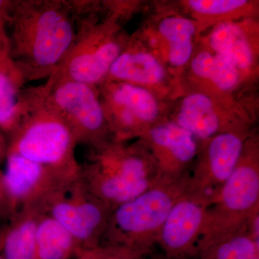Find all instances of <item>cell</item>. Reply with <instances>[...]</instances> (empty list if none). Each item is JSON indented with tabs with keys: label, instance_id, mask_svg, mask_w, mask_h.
Here are the masks:
<instances>
[{
	"label": "cell",
	"instance_id": "obj_11",
	"mask_svg": "<svg viewBox=\"0 0 259 259\" xmlns=\"http://www.w3.org/2000/svg\"><path fill=\"white\" fill-rule=\"evenodd\" d=\"M210 199L185 192L175 202L162 226L157 245L166 259H190L197 255Z\"/></svg>",
	"mask_w": 259,
	"mask_h": 259
},
{
	"label": "cell",
	"instance_id": "obj_29",
	"mask_svg": "<svg viewBox=\"0 0 259 259\" xmlns=\"http://www.w3.org/2000/svg\"><path fill=\"white\" fill-rule=\"evenodd\" d=\"M151 257L150 259H161V255H152V254L149 255ZM143 259H146V258Z\"/></svg>",
	"mask_w": 259,
	"mask_h": 259
},
{
	"label": "cell",
	"instance_id": "obj_1",
	"mask_svg": "<svg viewBox=\"0 0 259 259\" xmlns=\"http://www.w3.org/2000/svg\"><path fill=\"white\" fill-rule=\"evenodd\" d=\"M8 25L10 56L26 81L49 79L69 54L77 35L69 1H12Z\"/></svg>",
	"mask_w": 259,
	"mask_h": 259
},
{
	"label": "cell",
	"instance_id": "obj_14",
	"mask_svg": "<svg viewBox=\"0 0 259 259\" xmlns=\"http://www.w3.org/2000/svg\"><path fill=\"white\" fill-rule=\"evenodd\" d=\"M228 112L216 97L194 92L182 97L169 120L190 133L199 143L224 133L250 130L246 119Z\"/></svg>",
	"mask_w": 259,
	"mask_h": 259
},
{
	"label": "cell",
	"instance_id": "obj_19",
	"mask_svg": "<svg viewBox=\"0 0 259 259\" xmlns=\"http://www.w3.org/2000/svg\"><path fill=\"white\" fill-rule=\"evenodd\" d=\"M190 62L194 77L223 95L233 93L243 77L233 65L209 49L194 54Z\"/></svg>",
	"mask_w": 259,
	"mask_h": 259
},
{
	"label": "cell",
	"instance_id": "obj_6",
	"mask_svg": "<svg viewBox=\"0 0 259 259\" xmlns=\"http://www.w3.org/2000/svg\"><path fill=\"white\" fill-rule=\"evenodd\" d=\"M93 2L76 10L77 35L69 54L54 74L98 87L106 79L110 67L127 44L115 18L97 21Z\"/></svg>",
	"mask_w": 259,
	"mask_h": 259
},
{
	"label": "cell",
	"instance_id": "obj_9",
	"mask_svg": "<svg viewBox=\"0 0 259 259\" xmlns=\"http://www.w3.org/2000/svg\"><path fill=\"white\" fill-rule=\"evenodd\" d=\"M97 88L114 139H139L150 127L165 120L157 95L148 89L113 81H105Z\"/></svg>",
	"mask_w": 259,
	"mask_h": 259
},
{
	"label": "cell",
	"instance_id": "obj_23",
	"mask_svg": "<svg viewBox=\"0 0 259 259\" xmlns=\"http://www.w3.org/2000/svg\"><path fill=\"white\" fill-rule=\"evenodd\" d=\"M186 5L199 20H220L219 23L238 18L250 6L246 0H190Z\"/></svg>",
	"mask_w": 259,
	"mask_h": 259
},
{
	"label": "cell",
	"instance_id": "obj_20",
	"mask_svg": "<svg viewBox=\"0 0 259 259\" xmlns=\"http://www.w3.org/2000/svg\"><path fill=\"white\" fill-rule=\"evenodd\" d=\"M40 214L37 209H22L11 218V223L5 228L3 258L38 259L35 232Z\"/></svg>",
	"mask_w": 259,
	"mask_h": 259
},
{
	"label": "cell",
	"instance_id": "obj_18",
	"mask_svg": "<svg viewBox=\"0 0 259 259\" xmlns=\"http://www.w3.org/2000/svg\"><path fill=\"white\" fill-rule=\"evenodd\" d=\"M197 27L190 19L174 15L159 22L158 40L164 48L165 58L172 67L178 69L190 62L193 56Z\"/></svg>",
	"mask_w": 259,
	"mask_h": 259
},
{
	"label": "cell",
	"instance_id": "obj_12",
	"mask_svg": "<svg viewBox=\"0 0 259 259\" xmlns=\"http://www.w3.org/2000/svg\"><path fill=\"white\" fill-rule=\"evenodd\" d=\"M5 185L17 212L37 209L41 213L46 201L54 192L77 177L42 166L18 155L7 154Z\"/></svg>",
	"mask_w": 259,
	"mask_h": 259
},
{
	"label": "cell",
	"instance_id": "obj_27",
	"mask_svg": "<svg viewBox=\"0 0 259 259\" xmlns=\"http://www.w3.org/2000/svg\"><path fill=\"white\" fill-rule=\"evenodd\" d=\"M7 149H8V146H5L4 140L0 136V159L5 154L7 155Z\"/></svg>",
	"mask_w": 259,
	"mask_h": 259
},
{
	"label": "cell",
	"instance_id": "obj_10",
	"mask_svg": "<svg viewBox=\"0 0 259 259\" xmlns=\"http://www.w3.org/2000/svg\"><path fill=\"white\" fill-rule=\"evenodd\" d=\"M250 134V130L233 131L199 142L189 172L187 191L212 202L236 168Z\"/></svg>",
	"mask_w": 259,
	"mask_h": 259
},
{
	"label": "cell",
	"instance_id": "obj_25",
	"mask_svg": "<svg viewBox=\"0 0 259 259\" xmlns=\"http://www.w3.org/2000/svg\"><path fill=\"white\" fill-rule=\"evenodd\" d=\"M17 212L5 185L4 175L0 172V218H12Z\"/></svg>",
	"mask_w": 259,
	"mask_h": 259
},
{
	"label": "cell",
	"instance_id": "obj_28",
	"mask_svg": "<svg viewBox=\"0 0 259 259\" xmlns=\"http://www.w3.org/2000/svg\"><path fill=\"white\" fill-rule=\"evenodd\" d=\"M5 229L0 232V252L3 250V241H4ZM0 259L3 258V254H0Z\"/></svg>",
	"mask_w": 259,
	"mask_h": 259
},
{
	"label": "cell",
	"instance_id": "obj_30",
	"mask_svg": "<svg viewBox=\"0 0 259 259\" xmlns=\"http://www.w3.org/2000/svg\"><path fill=\"white\" fill-rule=\"evenodd\" d=\"M161 259H166V258H165L164 257H163V255H161Z\"/></svg>",
	"mask_w": 259,
	"mask_h": 259
},
{
	"label": "cell",
	"instance_id": "obj_22",
	"mask_svg": "<svg viewBox=\"0 0 259 259\" xmlns=\"http://www.w3.org/2000/svg\"><path fill=\"white\" fill-rule=\"evenodd\" d=\"M195 257L197 259H259V243L252 238L246 226L204 245Z\"/></svg>",
	"mask_w": 259,
	"mask_h": 259
},
{
	"label": "cell",
	"instance_id": "obj_13",
	"mask_svg": "<svg viewBox=\"0 0 259 259\" xmlns=\"http://www.w3.org/2000/svg\"><path fill=\"white\" fill-rule=\"evenodd\" d=\"M139 140L151 153L161 179L187 176L199 151L195 138L169 119L150 127Z\"/></svg>",
	"mask_w": 259,
	"mask_h": 259
},
{
	"label": "cell",
	"instance_id": "obj_17",
	"mask_svg": "<svg viewBox=\"0 0 259 259\" xmlns=\"http://www.w3.org/2000/svg\"><path fill=\"white\" fill-rule=\"evenodd\" d=\"M25 82L10 56L8 35L0 36V130L7 134H13L21 119Z\"/></svg>",
	"mask_w": 259,
	"mask_h": 259
},
{
	"label": "cell",
	"instance_id": "obj_16",
	"mask_svg": "<svg viewBox=\"0 0 259 259\" xmlns=\"http://www.w3.org/2000/svg\"><path fill=\"white\" fill-rule=\"evenodd\" d=\"M245 24L225 21L216 24L207 37L209 50L228 61L244 77L256 61V47Z\"/></svg>",
	"mask_w": 259,
	"mask_h": 259
},
{
	"label": "cell",
	"instance_id": "obj_15",
	"mask_svg": "<svg viewBox=\"0 0 259 259\" xmlns=\"http://www.w3.org/2000/svg\"><path fill=\"white\" fill-rule=\"evenodd\" d=\"M166 70L157 56L127 41L110 67L105 81H120L153 90L167 81Z\"/></svg>",
	"mask_w": 259,
	"mask_h": 259
},
{
	"label": "cell",
	"instance_id": "obj_24",
	"mask_svg": "<svg viewBox=\"0 0 259 259\" xmlns=\"http://www.w3.org/2000/svg\"><path fill=\"white\" fill-rule=\"evenodd\" d=\"M76 259H143L132 250L117 245L100 244L93 248H77Z\"/></svg>",
	"mask_w": 259,
	"mask_h": 259
},
{
	"label": "cell",
	"instance_id": "obj_21",
	"mask_svg": "<svg viewBox=\"0 0 259 259\" xmlns=\"http://www.w3.org/2000/svg\"><path fill=\"white\" fill-rule=\"evenodd\" d=\"M35 242L38 259H69L79 248L71 233L47 214L37 218Z\"/></svg>",
	"mask_w": 259,
	"mask_h": 259
},
{
	"label": "cell",
	"instance_id": "obj_5",
	"mask_svg": "<svg viewBox=\"0 0 259 259\" xmlns=\"http://www.w3.org/2000/svg\"><path fill=\"white\" fill-rule=\"evenodd\" d=\"M259 212L258 138L251 133L234 171L209 203L198 250L245 228Z\"/></svg>",
	"mask_w": 259,
	"mask_h": 259
},
{
	"label": "cell",
	"instance_id": "obj_7",
	"mask_svg": "<svg viewBox=\"0 0 259 259\" xmlns=\"http://www.w3.org/2000/svg\"><path fill=\"white\" fill-rule=\"evenodd\" d=\"M44 85L48 100L69 126L78 144L93 150L113 139L97 87L54 74Z\"/></svg>",
	"mask_w": 259,
	"mask_h": 259
},
{
	"label": "cell",
	"instance_id": "obj_26",
	"mask_svg": "<svg viewBox=\"0 0 259 259\" xmlns=\"http://www.w3.org/2000/svg\"><path fill=\"white\" fill-rule=\"evenodd\" d=\"M12 1L0 0V36L6 35L5 27L8 24Z\"/></svg>",
	"mask_w": 259,
	"mask_h": 259
},
{
	"label": "cell",
	"instance_id": "obj_4",
	"mask_svg": "<svg viewBox=\"0 0 259 259\" xmlns=\"http://www.w3.org/2000/svg\"><path fill=\"white\" fill-rule=\"evenodd\" d=\"M188 176L160 179L143 193L114 209L100 244L123 247L142 258L152 254L168 212L187 191Z\"/></svg>",
	"mask_w": 259,
	"mask_h": 259
},
{
	"label": "cell",
	"instance_id": "obj_3",
	"mask_svg": "<svg viewBox=\"0 0 259 259\" xmlns=\"http://www.w3.org/2000/svg\"><path fill=\"white\" fill-rule=\"evenodd\" d=\"M91 153L90 161L81 165L80 180L112 210L161 179L151 153L140 140L130 145L113 139Z\"/></svg>",
	"mask_w": 259,
	"mask_h": 259
},
{
	"label": "cell",
	"instance_id": "obj_2",
	"mask_svg": "<svg viewBox=\"0 0 259 259\" xmlns=\"http://www.w3.org/2000/svg\"><path fill=\"white\" fill-rule=\"evenodd\" d=\"M7 154L79 176L81 165L75 156L77 141L66 121L47 98L45 85L25 89L21 119L10 135Z\"/></svg>",
	"mask_w": 259,
	"mask_h": 259
},
{
	"label": "cell",
	"instance_id": "obj_8",
	"mask_svg": "<svg viewBox=\"0 0 259 259\" xmlns=\"http://www.w3.org/2000/svg\"><path fill=\"white\" fill-rule=\"evenodd\" d=\"M112 212L86 188L79 176L50 196L41 210L64 227L83 248L101 243Z\"/></svg>",
	"mask_w": 259,
	"mask_h": 259
}]
</instances>
